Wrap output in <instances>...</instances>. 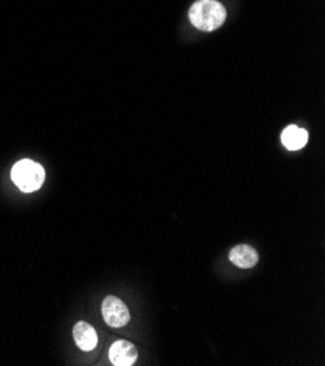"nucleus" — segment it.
<instances>
[{
    "mask_svg": "<svg viewBox=\"0 0 325 366\" xmlns=\"http://www.w3.org/2000/svg\"><path fill=\"white\" fill-rule=\"evenodd\" d=\"M189 18L197 29L212 33L223 25L226 20V9L216 0H197L189 12Z\"/></svg>",
    "mask_w": 325,
    "mask_h": 366,
    "instance_id": "obj_1",
    "label": "nucleus"
},
{
    "mask_svg": "<svg viewBox=\"0 0 325 366\" xmlns=\"http://www.w3.org/2000/svg\"><path fill=\"white\" fill-rule=\"evenodd\" d=\"M12 180L24 193H33L42 185L45 171L40 164L31 161V159H22L13 165Z\"/></svg>",
    "mask_w": 325,
    "mask_h": 366,
    "instance_id": "obj_2",
    "label": "nucleus"
},
{
    "mask_svg": "<svg viewBox=\"0 0 325 366\" xmlns=\"http://www.w3.org/2000/svg\"><path fill=\"white\" fill-rule=\"evenodd\" d=\"M104 321L114 328L125 327L130 323V312L125 302L117 296H106L102 302Z\"/></svg>",
    "mask_w": 325,
    "mask_h": 366,
    "instance_id": "obj_3",
    "label": "nucleus"
},
{
    "mask_svg": "<svg viewBox=\"0 0 325 366\" xmlns=\"http://www.w3.org/2000/svg\"><path fill=\"white\" fill-rule=\"evenodd\" d=\"M110 360L116 366H132L137 360V349L127 340H117L110 347Z\"/></svg>",
    "mask_w": 325,
    "mask_h": 366,
    "instance_id": "obj_4",
    "label": "nucleus"
},
{
    "mask_svg": "<svg viewBox=\"0 0 325 366\" xmlns=\"http://www.w3.org/2000/svg\"><path fill=\"white\" fill-rule=\"evenodd\" d=\"M73 337L77 347L84 352H90L98 344V334L95 328L85 321H79L73 327Z\"/></svg>",
    "mask_w": 325,
    "mask_h": 366,
    "instance_id": "obj_5",
    "label": "nucleus"
},
{
    "mask_svg": "<svg viewBox=\"0 0 325 366\" xmlns=\"http://www.w3.org/2000/svg\"><path fill=\"white\" fill-rule=\"evenodd\" d=\"M229 260L237 267L251 268L258 263V252L250 245H237L230 250Z\"/></svg>",
    "mask_w": 325,
    "mask_h": 366,
    "instance_id": "obj_6",
    "label": "nucleus"
},
{
    "mask_svg": "<svg viewBox=\"0 0 325 366\" xmlns=\"http://www.w3.org/2000/svg\"><path fill=\"white\" fill-rule=\"evenodd\" d=\"M308 142V132L298 125H289L282 133V143L289 151H299Z\"/></svg>",
    "mask_w": 325,
    "mask_h": 366,
    "instance_id": "obj_7",
    "label": "nucleus"
}]
</instances>
